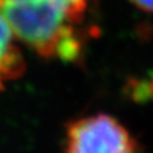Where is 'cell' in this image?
I'll use <instances>...</instances> for the list:
<instances>
[{"label":"cell","instance_id":"1","mask_svg":"<svg viewBox=\"0 0 153 153\" xmlns=\"http://www.w3.org/2000/svg\"><path fill=\"white\" fill-rule=\"evenodd\" d=\"M0 16L14 37L37 55L65 63L83 59L85 38L68 14L45 0H0Z\"/></svg>","mask_w":153,"mask_h":153},{"label":"cell","instance_id":"3","mask_svg":"<svg viewBox=\"0 0 153 153\" xmlns=\"http://www.w3.org/2000/svg\"><path fill=\"white\" fill-rule=\"evenodd\" d=\"M26 70V63L22 52L14 44V35L0 16V91L9 82L18 79Z\"/></svg>","mask_w":153,"mask_h":153},{"label":"cell","instance_id":"5","mask_svg":"<svg viewBox=\"0 0 153 153\" xmlns=\"http://www.w3.org/2000/svg\"><path fill=\"white\" fill-rule=\"evenodd\" d=\"M45 1L61 9L75 23L80 25L84 21V14L88 10L92 0H45Z\"/></svg>","mask_w":153,"mask_h":153},{"label":"cell","instance_id":"4","mask_svg":"<svg viewBox=\"0 0 153 153\" xmlns=\"http://www.w3.org/2000/svg\"><path fill=\"white\" fill-rule=\"evenodd\" d=\"M126 92L135 102L153 101V71L144 78H135L129 82Z\"/></svg>","mask_w":153,"mask_h":153},{"label":"cell","instance_id":"2","mask_svg":"<svg viewBox=\"0 0 153 153\" xmlns=\"http://www.w3.org/2000/svg\"><path fill=\"white\" fill-rule=\"evenodd\" d=\"M139 146L112 115L98 112L68 123L64 153H138Z\"/></svg>","mask_w":153,"mask_h":153},{"label":"cell","instance_id":"6","mask_svg":"<svg viewBox=\"0 0 153 153\" xmlns=\"http://www.w3.org/2000/svg\"><path fill=\"white\" fill-rule=\"evenodd\" d=\"M130 1L140 10L153 13V0H130Z\"/></svg>","mask_w":153,"mask_h":153}]
</instances>
